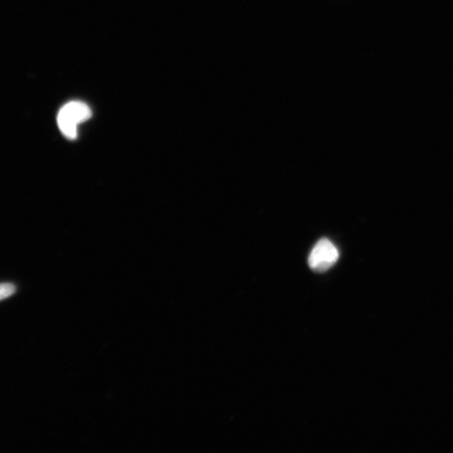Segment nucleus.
Wrapping results in <instances>:
<instances>
[{
	"instance_id": "1",
	"label": "nucleus",
	"mask_w": 453,
	"mask_h": 453,
	"mask_svg": "<svg viewBox=\"0 0 453 453\" xmlns=\"http://www.w3.org/2000/svg\"><path fill=\"white\" fill-rule=\"evenodd\" d=\"M90 116L92 111L87 104L77 101L70 102L59 111L58 126L62 134L69 139H76L78 124L88 120Z\"/></svg>"
},
{
	"instance_id": "3",
	"label": "nucleus",
	"mask_w": 453,
	"mask_h": 453,
	"mask_svg": "<svg viewBox=\"0 0 453 453\" xmlns=\"http://www.w3.org/2000/svg\"><path fill=\"white\" fill-rule=\"evenodd\" d=\"M15 291V287L11 283H0V300L12 296Z\"/></svg>"
},
{
	"instance_id": "2",
	"label": "nucleus",
	"mask_w": 453,
	"mask_h": 453,
	"mask_svg": "<svg viewBox=\"0 0 453 453\" xmlns=\"http://www.w3.org/2000/svg\"><path fill=\"white\" fill-rule=\"evenodd\" d=\"M339 252L334 243L328 240H321L316 243L309 257L310 268L315 272H326L337 263Z\"/></svg>"
}]
</instances>
